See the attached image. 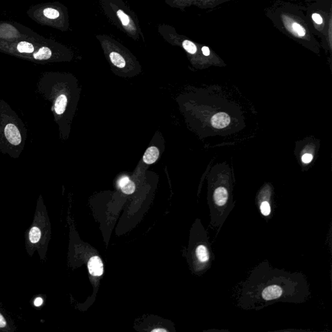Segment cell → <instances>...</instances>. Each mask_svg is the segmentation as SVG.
Wrapping results in <instances>:
<instances>
[{
	"label": "cell",
	"mask_w": 332,
	"mask_h": 332,
	"mask_svg": "<svg viewBox=\"0 0 332 332\" xmlns=\"http://www.w3.org/2000/svg\"><path fill=\"white\" fill-rule=\"evenodd\" d=\"M305 11V6L283 0H276L264 9L265 15L280 32L318 53L321 44L313 35Z\"/></svg>",
	"instance_id": "6da1fadb"
},
{
	"label": "cell",
	"mask_w": 332,
	"mask_h": 332,
	"mask_svg": "<svg viewBox=\"0 0 332 332\" xmlns=\"http://www.w3.org/2000/svg\"><path fill=\"white\" fill-rule=\"evenodd\" d=\"M99 3L104 16L121 31L135 41H145L138 17L124 0H99Z\"/></svg>",
	"instance_id": "7a4b0ae2"
},
{
	"label": "cell",
	"mask_w": 332,
	"mask_h": 332,
	"mask_svg": "<svg viewBox=\"0 0 332 332\" xmlns=\"http://www.w3.org/2000/svg\"><path fill=\"white\" fill-rule=\"evenodd\" d=\"M307 3L306 16L313 35L321 39L324 49L332 51V0H317Z\"/></svg>",
	"instance_id": "3957f363"
},
{
	"label": "cell",
	"mask_w": 332,
	"mask_h": 332,
	"mask_svg": "<svg viewBox=\"0 0 332 332\" xmlns=\"http://www.w3.org/2000/svg\"><path fill=\"white\" fill-rule=\"evenodd\" d=\"M233 0H164L165 3L170 7L184 11L187 7L195 6L203 10H212L221 4Z\"/></svg>",
	"instance_id": "277c9868"
},
{
	"label": "cell",
	"mask_w": 332,
	"mask_h": 332,
	"mask_svg": "<svg viewBox=\"0 0 332 332\" xmlns=\"http://www.w3.org/2000/svg\"><path fill=\"white\" fill-rule=\"evenodd\" d=\"M6 138L11 144L18 146L22 142V137L20 135L19 130L13 124H8L5 128Z\"/></svg>",
	"instance_id": "5b68a950"
},
{
	"label": "cell",
	"mask_w": 332,
	"mask_h": 332,
	"mask_svg": "<svg viewBox=\"0 0 332 332\" xmlns=\"http://www.w3.org/2000/svg\"><path fill=\"white\" fill-rule=\"evenodd\" d=\"M88 271L94 277H100L103 273V264L102 259L95 255L89 259L88 263Z\"/></svg>",
	"instance_id": "8992f818"
},
{
	"label": "cell",
	"mask_w": 332,
	"mask_h": 332,
	"mask_svg": "<svg viewBox=\"0 0 332 332\" xmlns=\"http://www.w3.org/2000/svg\"><path fill=\"white\" fill-rule=\"evenodd\" d=\"M230 122V116L225 112H219L215 114L211 119V124L213 128H223L228 126Z\"/></svg>",
	"instance_id": "52a82bcc"
},
{
	"label": "cell",
	"mask_w": 332,
	"mask_h": 332,
	"mask_svg": "<svg viewBox=\"0 0 332 332\" xmlns=\"http://www.w3.org/2000/svg\"><path fill=\"white\" fill-rule=\"evenodd\" d=\"M282 294V289L278 285H271L263 291L262 297L265 301H272L279 298Z\"/></svg>",
	"instance_id": "ba28073f"
},
{
	"label": "cell",
	"mask_w": 332,
	"mask_h": 332,
	"mask_svg": "<svg viewBox=\"0 0 332 332\" xmlns=\"http://www.w3.org/2000/svg\"><path fill=\"white\" fill-rule=\"evenodd\" d=\"M228 192L223 187H219L215 190L214 199L215 204L219 206H224L228 200Z\"/></svg>",
	"instance_id": "9c48e42d"
},
{
	"label": "cell",
	"mask_w": 332,
	"mask_h": 332,
	"mask_svg": "<svg viewBox=\"0 0 332 332\" xmlns=\"http://www.w3.org/2000/svg\"><path fill=\"white\" fill-rule=\"evenodd\" d=\"M159 150L156 147H150L145 153L143 160L147 164H152L158 160Z\"/></svg>",
	"instance_id": "30bf717a"
},
{
	"label": "cell",
	"mask_w": 332,
	"mask_h": 332,
	"mask_svg": "<svg viewBox=\"0 0 332 332\" xmlns=\"http://www.w3.org/2000/svg\"><path fill=\"white\" fill-rule=\"evenodd\" d=\"M52 56V50L51 48L47 46H43L39 50V51L34 53L33 57L36 60H48L50 59Z\"/></svg>",
	"instance_id": "8fae6325"
},
{
	"label": "cell",
	"mask_w": 332,
	"mask_h": 332,
	"mask_svg": "<svg viewBox=\"0 0 332 332\" xmlns=\"http://www.w3.org/2000/svg\"><path fill=\"white\" fill-rule=\"evenodd\" d=\"M68 100L65 95H60L57 98L55 103V110L56 113L61 115L65 111L67 105Z\"/></svg>",
	"instance_id": "7c38bea8"
},
{
	"label": "cell",
	"mask_w": 332,
	"mask_h": 332,
	"mask_svg": "<svg viewBox=\"0 0 332 332\" xmlns=\"http://www.w3.org/2000/svg\"><path fill=\"white\" fill-rule=\"evenodd\" d=\"M17 50L21 53H31L35 51V47L31 42L22 41L17 44Z\"/></svg>",
	"instance_id": "4fadbf2b"
},
{
	"label": "cell",
	"mask_w": 332,
	"mask_h": 332,
	"mask_svg": "<svg viewBox=\"0 0 332 332\" xmlns=\"http://www.w3.org/2000/svg\"><path fill=\"white\" fill-rule=\"evenodd\" d=\"M197 257L201 262L205 263L208 261L209 254L207 248L204 245H200L196 249Z\"/></svg>",
	"instance_id": "5bb4252c"
},
{
	"label": "cell",
	"mask_w": 332,
	"mask_h": 332,
	"mask_svg": "<svg viewBox=\"0 0 332 332\" xmlns=\"http://www.w3.org/2000/svg\"><path fill=\"white\" fill-rule=\"evenodd\" d=\"M29 236L31 243H37L39 242L41 237V231L38 227H34L30 230Z\"/></svg>",
	"instance_id": "9a60e30c"
},
{
	"label": "cell",
	"mask_w": 332,
	"mask_h": 332,
	"mask_svg": "<svg viewBox=\"0 0 332 332\" xmlns=\"http://www.w3.org/2000/svg\"><path fill=\"white\" fill-rule=\"evenodd\" d=\"M121 188H122V192H124V194L130 195L133 194L134 191H135L136 186L133 182L129 180L126 185H124V186Z\"/></svg>",
	"instance_id": "2e32d148"
},
{
	"label": "cell",
	"mask_w": 332,
	"mask_h": 332,
	"mask_svg": "<svg viewBox=\"0 0 332 332\" xmlns=\"http://www.w3.org/2000/svg\"><path fill=\"white\" fill-rule=\"evenodd\" d=\"M260 210L261 214H262L263 215H265V216H267V215L270 214L271 207L270 205L269 204V203L267 202V201H264V202L261 203Z\"/></svg>",
	"instance_id": "e0dca14e"
},
{
	"label": "cell",
	"mask_w": 332,
	"mask_h": 332,
	"mask_svg": "<svg viewBox=\"0 0 332 332\" xmlns=\"http://www.w3.org/2000/svg\"><path fill=\"white\" fill-rule=\"evenodd\" d=\"M313 160L312 154L307 153L305 154L303 156H302V161L305 164H308V163L311 162V160Z\"/></svg>",
	"instance_id": "ac0fdd59"
},
{
	"label": "cell",
	"mask_w": 332,
	"mask_h": 332,
	"mask_svg": "<svg viewBox=\"0 0 332 332\" xmlns=\"http://www.w3.org/2000/svg\"><path fill=\"white\" fill-rule=\"evenodd\" d=\"M129 180L130 179L129 178H128V177H122V178L120 180H119L118 182L119 186H120V188H122V187L124 186V185H126L127 183H128Z\"/></svg>",
	"instance_id": "d6986e66"
},
{
	"label": "cell",
	"mask_w": 332,
	"mask_h": 332,
	"mask_svg": "<svg viewBox=\"0 0 332 332\" xmlns=\"http://www.w3.org/2000/svg\"><path fill=\"white\" fill-rule=\"evenodd\" d=\"M42 303H43V300L40 297L37 298L35 302H34V305L37 307L40 306L42 305Z\"/></svg>",
	"instance_id": "ffe728a7"
},
{
	"label": "cell",
	"mask_w": 332,
	"mask_h": 332,
	"mask_svg": "<svg viewBox=\"0 0 332 332\" xmlns=\"http://www.w3.org/2000/svg\"><path fill=\"white\" fill-rule=\"evenodd\" d=\"M6 325H7V323H6L5 320L4 319L3 315L0 313V328L5 327Z\"/></svg>",
	"instance_id": "44dd1931"
},
{
	"label": "cell",
	"mask_w": 332,
	"mask_h": 332,
	"mask_svg": "<svg viewBox=\"0 0 332 332\" xmlns=\"http://www.w3.org/2000/svg\"><path fill=\"white\" fill-rule=\"evenodd\" d=\"M160 331L166 332V330H164V329H155V330H153V332H160Z\"/></svg>",
	"instance_id": "7402d4cb"
},
{
	"label": "cell",
	"mask_w": 332,
	"mask_h": 332,
	"mask_svg": "<svg viewBox=\"0 0 332 332\" xmlns=\"http://www.w3.org/2000/svg\"><path fill=\"white\" fill-rule=\"evenodd\" d=\"M304 1L307 2V3H310V2H313V1H317V0H304Z\"/></svg>",
	"instance_id": "603a6c76"
}]
</instances>
